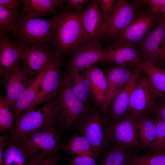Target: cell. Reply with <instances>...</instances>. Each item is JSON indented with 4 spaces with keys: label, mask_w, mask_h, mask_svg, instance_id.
I'll return each mask as SVG.
<instances>
[{
    "label": "cell",
    "mask_w": 165,
    "mask_h": 165,
    "mask_svg": "<svg viewBox=\"0 0 165 165\" xmlns=\"http://www.w3.org/2000/svg\"><path fill=\"white\" fill-rule=\"evenodd\" d=\"M81 12L64 9L53 16V44L61 55L73 53L83 44Z\"/></svg>",
    "instance_id": "obj_1"
},
{
    "label": "cell",
    "mask_w": 165,
    "mask_h": 165,
    "mask_svg": "<svg viewBox=\"0 0 165 165\" xmlns=\"http://www.w3.org/2000/svg\"><path fill=\"white\" fill-rule=\"evenodd\" d=\"M59 128L54 123L24 137L11 140L22 149L28 160L40 156L61 159L60 151L62 144Z\"/></svg>",
    "instance_id": "obj_2"
},
{
    "label": "cell",
    "mask_w": 165,
    "mask_h": 165,
    "mask_svg": "<svg viewBox=\"0 0 165 165\" xmlns=\"http://www.w3.org/2000/svg\"><path fill=\"white\" fill-rule=\"evenodd\" d=\"M54 18L46 20L20 16L11 31L18 44L30 46L47 47L53 44Z\"/></svg>",
    "instance_id": "obj_3"
},
{
    "label": "cell",
    "mask_w": 165,
    "mask_h": 165,
    "mask_svg": "<svg viewBox=\"0 0 165 165\" xmlns=\"http://www.w3.org/2000/svg\"><path fill=\"white\" fill-rule=\"evenodd\" d=\"M56 102V122L60 128L69 129L76 124L88 110L87 106L74 93L67 75L62 78Z\"/></svg>",
    "instance_id": "obj_4"
},
{
    "label": "cell",
    "mask_w": 165,
    "mask_h": 165,
    "mask_svg": "<svg viewBox=\"0 0 165 165\" xmlns=\"http://www.w3.org/2000/svg\"><path fill=\"white\" fill-rule=\"evenodd\" d=\"M99 108L88 109L77 122L81 134L85 137L99 157L102 156L110 146L107 133V119Z\"/></svg>",
    "instance_id": "obj_5"
},
{
    "label": "cell",
    "mask_w": 165,
    "mask_h": 165,
    "mask_svg": "<svg viewBox=\"0 0 165 165\" xmlns=\"http://www.w3.org/2000/svg\"><path fill=\"white\" fill-rule=\"evenodd\" d=\"M54 123H57L56 102L53 100L37 109L23 112L11 131L9 138H21Z\"/></svg>",
    "instance_id": "obj_6"
},
{
    "label": "cell",
    "mask_w": 165,
    "mask_h": 165,
    "mask_svg": "<svg viewBox=\"0 0 165 165\" xmlns=\"http://www.w3.org/2000/svg\"><path fill=\"white\" fill-rule=\"evenodd\" d=\"M117 0L104 25V41H112L147 5L142 0Z\"/></svg>",
    "instance_id": "obj_7"
},
{
    "label": "cell",
    "mask_w": 165,
    "mask_h": 165,
    "mask_svg": "<svg viewBox=\"0 0 165 165\" xmlns=\"http://www.w3.org/2000/svg\"><path fill=\"white\" fill-rule=\"evenodd\" d=\"M147 5L138 13L130 24L112 41L109 46H137L157 25L160 19L153 14Z\"/></svg>",
    "instance_id": "obj_8"
},
{
    "label": "cell",
    "mask_w": 165,
    "mask_h": 165,
    "mask_svg": "<svg viewBox=\"0 0 165 165\" xmlns=\"http://www.w3.org/2000/svg\"><path fill=\"white\" fill-rule=\"evenodd\" d=\"M135 119L129 113L116 122L108 123L107 131L110 146H120L132 155H137L140 152L142 148L138 132L134 123Z\"/></svg>",
    "instance_id": "obj_9"
},
{
    "label": "cell",
    "mask_w": 165,
    "mask_h": 165,
    "mask_svg": "<svg viewBox=\"0 0 165 165\" xmlns=\"http://www.w3.org/2000/svg\"><path fill=\"white\" fill-rule=\"evenodd\" d=\"M61 55L57 53L52 61L35 99L24 112L34 109L41 104L53 101L57 96L62 79L61 77Z\"/></svg>",
    "instance_id": "obj_10"
},
{
    "label": "cell",
    "mask_w": 165,
    "mask_h": 165,
    "mask_svg": "<svg viewBox=\"0 0 165 165\" xmlns=\"http://www.w3.org/2000/svg\"><path fill=\"white\" fill-rule=\"evenodd\" d=\"M157 97L148 76H144L138 80L131 94L130 113L135 118L149 116L155 108Z\"/></svg>",
    "instance_id": "obj_11"
},
{
    "label": "cell",
    "mask_w": 165,
    "mask_h": 165,
    "mask_svg": "<svg viewBox=\"0 0 165 165\" xmlns=\"http://www.w3.org/2000/svg\"><path fill=\"white\" fill-rule=\"evenodd\" d=\"M20 53L21 67L31 79L52 60L57 53L47 47L30 46L17 43Z\"/></svg>",
    "instance_id": "obj_12"
},
{
    "label": "cell",
    "mask_w": 165,
    "mask_h": 165,
    "mask_svg": "<svg viewBox=\"0 0 165 165\" xmlns=\"http://www.w3.org/2000/svg\"><path fill=\"white\" fill-rule=\"evenodd\" d=\"M103 42L94 41L82 44L73 53L68 64V72L80 73L100 62H103Z\"/></svg>",
    "instance_id": "obj_13"
},
{
    "label": "cell",
    "mask_w": 165,
    "mask_h": 165,
    "mask_svg": "<svg viewBox=\"0 0 165 165\" xmlns=\"http://www.w3.org/2000/svg\"><path fill=\"white\" fill-rule=\"evenodd\" d=\"M83 43L104 42L103 23L97 0H90L81 12Z\"/></svg>",
    "instance_id": "obj_14"
},
{
    "label": "cell",
    "mask_w": 165,
    "mask_h": 165,
    "mask_svg": "<svg viewBox=\"0 0 165 165\" xmlns=\"http://www.w3.org/2000/svg\"><path fill=\"white\" fill-rule=\"evenodd\" d=\"M135 65V68L130 79L111 103L109 107L110 114L107 118L108 123L116 122L130 113L131 95L142 71L140 64Z\"/></svg>",
    "instance_id": "obj_15"
},
{
    "label": "cell",
    "mask_w": 165,
    "mask_h": 165,
    "mask_svg": "<svg viewBox=\"0 0 165 165\" xmlns=\"http://www.w3.org/2000/svg\"><path fill=\"white\" fill-rule=\"evenodd\" d=\"M3 85L6 96L3 100L9 106H12L26 89L31 79L21 67L9 72L2 77Z\"/></svg>",
    "instance_id": "obj_16"
},
{
    "label": "cell",
    "mask_w": 165,
    "mask_h": 165,
    "mask_svg": "<svg viewBox=\"0 0 165 165\" xmlns=\"http://www.w3.org/2000/svg\"><path fill=\"white\" fill-rule=\"evenodd\" d=\"M165 38V22L160 19L158 24L137 46L144 59L154 64L158 61L161 45Z\"/></svg>",
    "instance_id": "obj_17"
},
{
    "label": "cell",
    "mask_w": 165,
    "mask_h": 165,
    "mask_svg": "<svg viewBox=\"0 0 165 165\" xmlns=\"http://www.w3.org/2000/svg\"><path fill=\"white\" fill-rule=\"evenodd\" d=\"M137 46L119 45L108 46L104 49L103 62L115 63L125 65L127 64H136L142 63L144 59Z\"/></svg>",
    "instance_id": "obj_18"
},
{
    "label": "cell",
    "mask_w": 165,
    "mask_h": 165,
    "mask_svg": "<svg viewBox=\"0 0 165 165\" xmlns=\"http://www.w3.org/2000/svg\"><path fill=\"white\" fill-rule=\"evenodd\" d=\"M20 15L28 18L56 15L64 9L63 0H23Z\"/></svg>",
    "instance_id": "obj_19"
},
{
    "label": "cell",
    "mask_w": 165,
    "mask_h": 165,
    "mask_svg": "<svg viewBox=\"0 0 165 165\" xmlns=\"http://www.w3.org/2000/svg\"><path fill=\"white\" fill-rule=\"evenodd\" d=\"M20 53L17 42L6 36L0 37V75L3 77L9 72L21 67Z\"/></svg>",
    "instance_id": "obj_20"
},
{
    "label": "cell",
    "mask_w": 165,
    "mask_h": 165,
    "mask_svg": "<svg viewBox=\"0 0 165 165\" xmlns=\"http://www.w3.org/2000/svg\"><path fill=\"white\" fill-rule=\"evenodd\" d=\"M90 84V92L93 100L104 114L108 91V83L105 74L95 64L86 69Z\"/></svg>",
    "instance_id": "obj_21"
},
{
    "label": "cell",
    "mask_w": 165,
    "mask_h": 165,
    "mask_svg": "<svg viewBox=\"0 0 165 165\" xmlns=\"http://www.w3.org/2000/svg\"><path fill=\"white\" fill-rule=\"evenodd\" d=\"M133 73L125 65H117L109 68L105 75L108 83L105 109L109 108L113 98L130 79Z\"/></svg>",
    "instance_id": "obj_22"
},
{
    "label": "cell",
    "mask_w": 165,
    "mask_h": 165,
    "mask_svg": "<svg viewBox=\"0 0 165 165\" xmlns=\"http://www.w3.org/2000/svg\"><path fill=\"white\" fill-rule=\"evenodd\" d=\"M52 61L40 72L30 80L26 89L20 95L15 104L12 106L15 116V122L17 120L21 114L27 109L35 99Z\"/></svg>",
    "instance_id": "obj_23"
},
{
    "label": "cell",
    "mask_w": 165,
    "mask_h": 165,
    "mask_svg": "<svg viewBox=\"0 0 165 165\" xmlns=\"http://www.w3.org/2000/svg\"><path fill=\"white\" fill-rule=\"evenodd\" d=\"M61 149L72 157L82 156H90L96 159L99 157L88 140L81 134L69 137L67 143L62 145Z\"/></svg>",
    "instance_id": "obj_24"
},
{
    "label": "cell",
    "mask_w": 165,
    "mask_h": 165,
    "mask_svg": "<svg viewBox=\"0 0 165 165\" xmlns=\"http://www.w3.org/2000/svg\"><path fill=\"white\" fill-rule=\"evenodd\" d=\"M134 123L138 132L142 149L149 150L156 137L155 123L152 118L148 116L135 118Z\"/></svg>",
    "instance_id": "obj_25"
},
{
    "label": "cell",
    "mask_w": 165,
    "mask_h": 165,
    "mask_svg": "<svg viewBox=\"0 0 165 165\" xmlns=\"http://www.w3.org/2000/svg\"><path fill=\"white\" fill-rule=\"evenodd\" d=\"M146 73L157 97H165V70L156 66L146 59L140 64Z\"/></svg>",
    "instance_id": "obj_26"
},
{
    "label": "cell",
    "mask_w": 165,
    "mask_h": 165,
    "mask_svg": "<svg viewBox=\"0 0 165 165\" xmlns=\"http://www.w3.org/2000/svg\"><path fill=\"white\" fill-rule=\"evenodd\" d=\"M67 75L73 92L88 107L90 92V81L86 70L80 73L68 72Z\"/></svg>",
    "instance_id": "obj_27"
},
{
    "label": "cell",
    "mask_w": 165,
    "mask_h": 165,
    "mask_svg": "<svg viewBox=\"0 0 165 165\" xmlns=\"http://www.w3.org/2000/svg\"><path fill=\"white\" fill-rule=\"evenodd\" d=\"M108 151L101 157L102 165H128L132 155L120 146L111 145Z\"/></svg>",
    "instance_id": "obj_28"
},
{
    "label": "cell",
    "mask_w": 165,
    "mask_h": 165,
    "mask_svg": "<svg viewBox=\"0 0 165 165\" xmlns=\"http://www.w3.org/2000/svg\"><path fill=\"white\" fill-rule=\"evenodd\" d=\"M20 15L18 10H11L0 6V35H5L16 24Z\"/></svg>",
    "instance_id": "obj_29"
},
{
    "label": "cell",
    "mask_w": 165,
    "mask_h": 165,
    "mask_svg": "<svg viewBox=\"0 0 165 165\" xmlns=\"http://www.w3.org/2000/svg\"><path fill=\"white\" fill-rule=\"evenodd\" d=\"M28 161L27 156L20 147L8 138L3 154L4 164L16 161L26 165Z\"/></svg>",
    "instance_id": "obj_30"
},
{
    "label": "cell",
    "mask_w": 165,
    "mask_h": 165,
    "mask_svg": "<svg viewBox=\"0 0 165 165\" xmlns=\"http://www.w3.org/2000/svg\"><path fill=\"white\" fill-rule=\"evenodd\" d=\"M9 105L3 100V96L0 97V130L1 132L11 131L13 128L15 122V116L9 108Z\"/></svg>",
    "instance_id": "obj_31"
},
{
    "label": "cell",
    "mask_w": 165,
    "mask_h": 165,
    "mask_svg": "<svg viewBox=\"0 0 165 165\" xmlns=\"http://www.w3.org/2000/svg\"><path fill=\"white\" fill-rule=\"evenodd\" d=\"M128 165H165V154L149 152L141 156L132 155Z\"/></svg>",
    "instance_id": "obj_32"
},
{
    "label": "cell",
    "mask_w": 165,
    "mask_h": 165,
    "mask_svg": "<svg viewBox=\"0 0 165 165\" xmlns=\"http://www.w3.org/2000/svg\"><path fill=\"white\" fill-rule=\"evenodd\" d=\"M152 119L156 125V137L149 152L160 154L165 151V121L155 118Z\"/></svg>",
    "instance_id": "obj_33"
},
{
    "label": "cell",
    "mask_w": 165,
    "mask_h": 165,
    "mask_svg": "<svg viewBox=\"0 0 165 165\" xmlns=\"http://www.w3.org/2000/svg\"><path fill=\"white\" fill-rule=\"evenodd\" d=\"M97 1L101 11L104 26L106 20L112 11L116 0H97Z\"/></svg>",
    "instance_id": "obj_34"
},
{
    "label": "cell",
    "mask_w": 165,
    "mask_h": 165,
    "mask_svg": "<svg viewBox=\"0 0 165 165\" xmlns=\"http://www.w3.org/2000/svg\"><path fill=\"white\" fill-rule=\"evenodd\" d=\"M96 159L88 156H76L67 159L68 165H97Z\"/></svg>",
    "instance_id": "obj_35"
},
{
    "label": "cell",
    "mask_w": 165,
    "mask_h": 165,
    "mask_svg": "<svg viewBox=\"0 0 165 165\" xmlns=\"http://www.w3.org/2000/svg\"><path fill=\"white\" fill-rule=\"evenodd\" d=\"M60 159L52 157H37L29 160L26 165H57V162Z\"/></svg>",
    "instance_id": "obj_36"
},
{
    "label": "cell",
    "mask_w": 165,
    "mask_h": 165,
    "mask_svg": "<svg viewBox=\"0 0 165 165\" xmlns=\"http://www.w3.org/2000/svg\"><path fill=\"white\" fill-rule=\"evenodd\" d=\"M143 2L148 6L151 12L159 17L165 5V0H145Z\"/></svg>",
    "instance_id": "obj_37"
},
{
    "label": "cell",
    "mask_w": 165,
    "mask_h": 165,
    "mask_svg": "<svg viewBox=\"0 0 165 165\" xmlns=\"http://www.w3.org/2000/svg\"><path fill=\"white\" fill-rule=\"evenodd\" d=\"M89 0H65L64 3L65 4L67 9L76 12H80L82 10L83 6L87 4Z\"/></svg>",
    "instance_id": "obj_38"
},
{
    "label": "cell",
    "mask_w": 165,
    "mask_h": 165,
    "mask_svg": "<svg viewBox=\"0 0 165 165\" xmlns=\"http://www.w3.org/2000/svg\"><path fill=\"white\" fill-rule=\"evenodd\" d=\"M22 0H0V6L11 10H18Z\"/></svg>",
    "instance_id": "obj_39"
},
{
    "label": "cell",
    "mask_w": 165,
    "mask_h": 165,
    "mask_svg": "<svg viewBox=\"0 0 165 165\" xmlns=\"http://www.w3.org/2000/svg\"><path fill=\"white\" fill-rule=\"evenodd\" d=\"M8 139L5 135L0 136V165H4L3 154Z\"/></svg>",
    "instance_id": "obj_40"
},
{
    "label": "cell",
    "mask_w": 165,
    "mask_h": 165,
    "mask_svg": "<svg viewBox=\"0 0 165 165\" xmlns=\"http://www.w3.org/2000/svg\"><path fill=\"white\" fill-rule=\"evenodd\" d=\"M155 110L156 115L154 118L165 121V103L160 105Z\"/></svg>",
    "instance_id": "obj_41"
},
{
    "label": "cell",
    "mask_w": 165,
    "mask_h": 165,
    "mask_svg": "<svg viewBox=\"0 0 165 165\" xmlns=\"http://www.w3.org/2000/svg\"><path fill=\"white\" fill-rule=\"evenodd\" d=\"M158 61H165V38L161 47L160 54Z\"/></svg>",
    "instance_id": "obj_42"
},
{
    "label": "cell",
    "mask_w": 165,
    "mask_h": 165,
    "mask_svg": "<svg viewBox=\"0 0 165 165\" xmlns=\"http://www.w3.org/2000/svg\"><path fill=\"white\" fill-rule=\"evenodd\" d=\"M4 165H25L24 164L18 161H14L9 163L4 164Z\"/></svg>",
    "instance_id": "obj_43"
},
{
    "label": "cell",
    "mask_w": 165,
    "mask_h": 165,
    "mask_svg": "<svg viewBox=\"0 0 165 165\" xmlns=\"http://www.w3.org/2000/svg\"><path fill=\"white\" fill-rule=\"evenodd\" d=\"M162 13L163 15V17L161 19L163 21L165 22V5L163 8Z\"/></svg>",
    "instance_id": "obj_44"
},
{
    "label": "cell",
    "mask_w": 165,
    "mask_h": 165,
    "mask_svg": "<svg viewBox=\"0 0 165 165\" xmlns=\"http://www.w3.org/2000/svg\"><path fill=\"white\" fill-rule=\"evenodd\" d=\"M160 154H165V151H164V152H162V153H160Z\"/></svg>",
    "instance_id": "obj_45"
}]
</instances>
